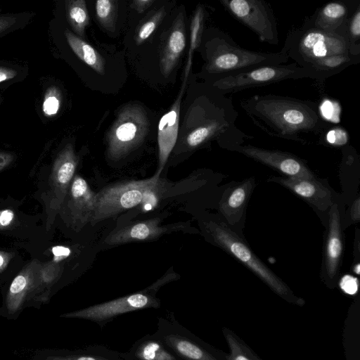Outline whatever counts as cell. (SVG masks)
<instances>
[{"mask_svg":"<svg viewBox=\"0 0 360 360\" xmlns=\"http://www.w3.org/2000/svg\"><path fill=\"white\" fill-rule=\"evenodd\" d=\"M240 105L255 125L279 138L298 141L302 134L321 133L330 127L311 101L265 94L243 99Z\"/></svg>","mask_w":360,"mask_h":360,"instance_id":"cell-1","label":"cell"},{"mask_svg":"<svg viewBox=\"0 0 360 360\" xmlns=\"http://www.w3.org/2000/svg\"><path fill=\"white\" fill-rule=\"evenodd\" d=\"M209 34L203 47L206 60L203 72L210 79L255 66L284 64L289 59L281 51L269 53L244 49L227 33L217 29Z\"/></svg>","mask_w":360,"mask_h":360,"instance_id":"cell-2","label":"cell"},{"mask_svg":"<svg viewBox=\"0 0 360 360\" xmlns=\"http://www.w3.org/2000/svg\"><path fill=\"white\" fill-rule=\"evenodd\" d=\"M281 51L302 68L329 56L350 54L347 26L335 32L302 26L289 32Z\"/></svg>","mask_w":360,"mask_h":360,"instance_id":"cell-3","label":"cell"},{"mask_svg":"<svg viewBox=\"0 0 360 360\" xmlns=\"http://www.w3.org/2000/svg\"><path fill=\"white\" fill-rule=\"evenodd\" d=\"M205 225L217 245L251 269L276 294L290 304L300 307L304 305V300L296 296L281 279L262 263L236 233L224 224L214 221H208Z\"/></svg>","mask_w":360,"mask_h":360,"instance_id":"cell-4","label":"cell"},{"mask_svg":"<svg viewBox=\"0 0 360 360\" xmlns=\"http://www.w3.org/2000/svg\"><path fill=\"white\" fill-rule=\"evenodd\" d=\"M168 278H162L161 280L140 291L66 313L60 316L89 321L102 329L108 323L123 314L143 309L160 308L161 302L156 297V293L160 287L167 283L166 280Z\"/></svg>","mask_w":360,"mask_h":360,"instance_id":"cell-5","label":"cell"},{"mask_svg":"<svg viewBox=\"0 0 360 360\" xmlns=\"http://www.w3.org/2000/svg\"><path fill=\"white\" fill-rule=\"evenodd\" d=\"M160 174L148 179L112 184L101 189L96 196V206L91 224L101 221L131 209L161 186Z\"/></svg>","mask_w":360,"mask_h":360,"instance_id":"cell-6","label":"cell"},{"mask_svg":"<svg viewBox=\"0 0 360 360\" xmlns=\"http://www.w3.org/2000/svg\"><path fill=\"white\" fill-rule=\"evenodd\" d=\"M309 78L306 68L295 63L255 66L210 79L209 86L222 94H232L247 89L266 86L287 79Z\"/></svg>","mask_w":360,"mask_h":360,"instance_id":"cell-7","label":"cell"},{"mask_svg":"<svg viewBox=\"0 0 360 360\" xmlns=\"http://www.w3.org/2000/svg\"><path fill=\"white\" fill-rule=\"evenodd\" d=\"M179 360H226L225 352L194 335L175 319L158 317L153 333Z\"/></svg>","mask_w":360,"mask_h":360,"instance_id":"cell-8","label":"cell"},{"mask_svg":"<svg viewBox=\"0 0 360 360\" xmlns=\"http://www.w3.org/2000/svg\"><path fill=\"white\" fill-rule=\"evenodd\" d=\"M148 127L146 111L141 105L123 108L107 135L108 158L118 160L136 148L147 135Z\"/></svg>","mask_w":360,"mask_h":360,"instance_id":"cell-9","label":"cell"},{"mask_svg":"<svg viewBox=\"0 0 360 360\" xmlns=\"http://www.w3.org/2000/svg\"><path fill=\"white\" fill-rule=\"evenodd\" d=\"M243 131L235 127L218 141L230 150L240 153L257 162L274 168L290 177L315 179L306 165L296 156L282 151L268 150L250 144L243 145Z\"/></svg>","mask_w":360,"mask_h":360,"instance_id":"cell-10","label":"cell"},{"mask_svg":"<svg viewBox=\"0 0 360 360\" xmlns=\"http://www.w3.org/2000/svg\"><path fill=\"white\" fill-rule=\"evenodd\" d=\"M236 20L257 35L262 42L278 45L277 22L271 6L264 0H219Z\"/></svg>","mask_w":360,"mask_h":360,"instance_id":"cell-11","label":"cell"},{"mask_svg":"<svg viewBox=\"0 0 360 360\" xmlns=\"http://www.w3.org/2000/svg\"><path fill=\"white\" fill-rule=\"evenodd\" d=\"M356 5L345 1H330L317 9L302 26L326 32L340 30L347 26L348 20Z\"/></svg>","mask_w":360,"mask_h":360,"instance_id":"cell-12","label":"cell"},{"mask_svg":"<svg viewBox=\"0 0 360 360\" xmlns=\"http://www.w3.org/2000/svg\"><path fill=\"white\" fill-rule=\"evenodd\" d=\"M187 78L184 77L181 91L170 110L160 119L158 124V169L160 174L164 168L168 157L174 147L179 131L180 106Z\"/></svg>","mask_w":360,"mask_h":360,"instance_id":"cell-13","label":"cell"},{"mask_svg":"<svg viewBox=\"0 0 360 360\" xmlns=\"http://www.w3.org/2000/svg\"><path fill=\"white\" fill-rule=\"evenodd\" d=\"M160 221V218H153L130 224L112 231L105 238L104 243L108 245H118L130 242L153 240L168 232L169 229L179 228L178 226L172 228L161 226Z\"/></svg>","mask_w":360,"mask_h":360,"instance_id":"cell-14","label":"cell"},{"mask_svg":"<svg viewBox=\"0 0 360 360\" xmlns=\"http://www.w3.org/2000/svg\"><path fill=\"white\" fill-rule=\"evenodd\" d=\"M269 181H276L287 187L303 198L321 211L326 210L333 205L331 192L315 179L297 177H274Z\"/></svg>","mask_w":360,"mask_h":360,"instance_id":"cell-15","label":"cell"},{"mask_svg":"<svg viewBox=\"0 0 360 360\" xmlns=\"http://www.w3.org/2000/svg\"><path fill=\"white\" fill-rule=\"evenodd\" d=\"M186 46L184 15L180 13L176 18L160 58V70L165 77L172 72L179 62Z\"/></svg>","mask_w":360,"mask_h":360,"instance_id":"cell-16","label":"cell"},{"mask_svg":"<svg viewBox=\"0 0 360 360\" xmlns=\"http://www.w3.org/2000/svg\"><path fill=\"white\" fill-rule=\"evenodd\" d=\"M72 204L75 219L82 226L91 221L96 206L95 193L80 176L73 179L71 186Z\"/></svg>","mask_w":360,"mask_h":360,"instance_id":"cell-17","label":"cell"},{"mask_svg":"<svg viewBox=\"0 0 360 360\" xmlns=\"http://www.w3.org/2000/svg\"><path fill=\"white\" fill-rule=\"evenodd\" d=\"M342 251L340 214L338 205L333 203L329 212V229L326 250V271L333 279L338 271Z\"/></svg>","mask_w":360,"mask_h":360,"instance_id":"cell-18","label":"cell"},{"mask_svg":"<svg viewBox=\"0 0 360 360\" xmlns=\"http://www.w3.org/2000/svg\"><path fill=\"white\" fill-rule=\"evenodd\" d=\"M359 62L360 56L339 54L316 60L304 68L308 71L309 79L321 83L330 77Z\"/></svg>","mask_w":360,"mask_h":360,"instance_id":"cell-19","label":"cell"},{"mask_svg":"<svg viewBox=\"0 0 360 360\" xmlns=\"http://www.w3.org/2000/svg\"><path fill=\"white\" fill-rule=\"evenodd\" d=\"M126 353L129 360H179L154 334L136 341Z\"/></svg>","mask_w":360,"mask_h":360,"instance_id":"cell-20","label":"cell"},{"mask_svg":"<svg viewBox=\"0 0 360 360\" xmlns=\"http://www.w3.org/2000/svg\"><path fill=\"white\" fill-rule=\"evenodd\" d=\"M49 360H129L126 352L112 350L104 345H91L84 349L49 357Z\"/></svg>","mask_w":360,"mask_h":360,"instance_id":"cell-21","label":"cell"},{"mask_svg":"<svg viewBox=\"0 0 360 360\" xmlns=\"http://www.w3.org/2000/svg\"><path fill=\"white\" fill-rule=\"evenodd\" d=\"M65 36L70 47L80 60L96 72L105 73V60L94 47L68 30L65 31Z\"/></svg>","mask_w":360,"mask_h":360,"instance_id":"cell-22","label":"cell"},{"mask_svg":"<svg viewBox=\"0 0 360 360\" xmlns=\"http://www.w3.org/2000/svg\"><path fill=\"white\" fill-rule=\"evenodd\" d=\"M252 183L248 180L238 186L223 200L220 210L229 221H237L252 189Z\"/></svg>","mask_w":360,"mask_h":360,"instance_id":"cell-23","label":"cell"},{"mask_svg":"<svg viewBox=\"0 0 360 360\" xmlns=\"http://www.w3.org/2000/svg\"><path fill=\"white\" fill-rule=\"evenodd\" d=\"M77 167V159L72 147L67 146L60 153L55 167V179L56 184L62 191L70 183Z\"/></svg>","mask_w":360,"mask_h":360,"instance_id":"cell-24","label":"cell"},{"mask_svg":"<svg viewBox=\"0 0 360 360\" xmlns=\"http://www.w3.org/2000/svg\"><path fill=\"white\" fill-rule=\"evenodd\" d=\"M222 333L229 348L226 360H263L233 330L224 327Z\"/></svg>","mask_w":360,"mask_h":360,"instance_id":"cell-25","label":"cell"},{"mask_svg":"<svg viewBox=\"0 0 360 360\" xmlns=\"http://www.w3.org/2000/svg\"><path fill=\"white\" fill-rule=\"evenodd\" d=\"M68 19L74 31L81 37L89 24V18L86 3L83 0L66 1Z\"/></svg>","mask_w":360,"mask_h":360,"instance_id":"cell-26","label":"cell"},{"mask_svg":"<svg viewBox=\"0 0 360 360\" xmlns=\"http://www.w3.org/2000/svg\"><path fill=\"white\" fill-rule=\"evenodd\" d=\"M204 10L198 6L191 23L190 47L188 62L185 70V76L188 77L192 63V56L194 51L200 46L203 31Z\"/></svg>","mask_w":360,"mask_h":360,"instance_id":"cell-27","label":"cell"},{"mask_svg":"<svg viewBox=\"0 0 360 360\" xmlns=\"http://www.w3.org/2000/svg\"><path fill=\"white\" fill-rule=\"evenodd\" d=\"M349 53L360 56V2L357 4L347 22Z\"/></svg>","mask_w":360,"mask_h":360,"instance_id":"cell-28","label":"cell"},{"mask_svg":"<svg viewBox=\"0 0 360 360\" xmlns=\"http://www.w3.org/2000/svg\"><path fill=\"white\" fill-rule=\"evenodd\" d=\"M95 8L101 24L108 30L113 28L117 14V2L112 0H98L96 2Z\"/></svg>","mask_w":360,"mask_h":360,"instance_id":"cell-29","label":"cell"},{"mask_svg":"<svg viewBox=\"0 0 360 360\" xmlns=\"http://www.w3.org/2000/svg\"><path fill=\"white\" fill-rule=\"evenodd\" d=\"M164 14L165 10L164 8H162L149 20L141 25L135 38L136 44H141L153 34L162 20Z\"/></svg>","mask_w":360,"mask_h":360,"instance_id":"cell-30","label":"cell"},{"mask_svg":"<svg viewBox=\"0 0 360 360\" xmlns=\"http://www.w3.org/2000/svg\"><path fill=\"white\" fill-rule=\"evenodd\" d=\"M325 139L330 145L342 146L348 142L349 135L345 129L339 127H333L330 129H327Z\"/></svg>","mask_w":360,"mask_h":360,"instance_id":"cell-31","label":"cell"},{"mask_svg":"<svg viewBox=\"0 0 360 360\" xmlns=\"http://www.w3.org/2000/svg\"><path fill=\"white\" fill-rule=\"evenodd\" d=\"M60 108V100L56 93L50 91L46 96L44 103L43 110L47 115H53L57 113Z\"/></svg>","mask_w":360,"mask_h":360,"instance_id":"cell-32","label":"cell"},{"mask_svg":"<svg viewBox=\"0 0 360 360\" xmlns=\"http://www.w3.org/2000/svg\"><path fill=\"white\" fill-rule=\"evenodd\" d=\"M340 286L345 293L354 295L358 290V280L351 275H345L342 278Z\"/></svg>","mask_w":360,"mask_h":360,"instance_id":"cell-33","label":"cell"},{"mask_svg":"<svg viewBox=\"0 0 360 360\" xmlns=\"http://www.w3.org/2000/svg\"><path fill=\"white\" fill-rule=\"evenodd\" d=\"M18 18L13 15H0V36L15 27Z\"/></svg>","mask_w":360,"mask_h":360,"instance_id":"cell-34","label":"cell"},{"mask_svg":"<svg viewBox=\"0 0 360 360\" xmlns=\"http://www.w3.org/2000/svg\"><path fill=\"white\" fill-rule=\"evenodd\" d=\"M26 285V278L23 275L20 274L13 281L10 286V293L13 295H18L25 290Z\"/></svg>","mask_w":360,"mask_h":360,"instance_id":"cell-35","label":"cell"},{"mask_svg":"<svg viewBox=\"0 0 360 360\" xmlns=\"http://www.w3.org/2000/svg\"><path fill=\"white\" fill-rule=\"evenodd\" d=\"M153 0H136L134 1L131 6L139 13H143L153 3Z\"/></svg>","mask_w":360,"mask_h":360,"instance_id":"cell-36","label":"cell"},{"mask_svg":"<svg viewBox=\"0 0 360 360\" xmlns=\"http://www.w3.org/2000/svg\"><path fill=\"white\" fill-rule=\"evenodd\" d=\"M13 212L11 210H6L0 212V226L8 225L13 219Z\"/></svg>","mask_w":360,"mask_h":360,"instance_id":"cell-37","label":"cell"},{"mask_svg":"<svg viewBox=\"0 0 360 360\" xmlns=\"http://www.w3.org/2000/svg\"><path fill=\"white\" fill-rule=\"evenodd\" d=\"M16 72L11 69L0 67V82L14 77Z\"/></svg>","mask_w":360,"mask_h":360,"instance_id":"cell-38","label":"cell"},{"mask_svg":"<svg viewBox=\"0 0 360 360\" xmlns=\"http://www.w3.org/2000/svg\"><path fill=\"white\" fill-rule=\"evenodd\" d=\"M52 252L54 255L55 260L57 261L69 254V250L61 246H56L53 248Z\"/></svg>","mask_w":360,"mask_h":360,"instance_id":"cell-39","label":"cell"},{"mask_svg":"<svg viewBox=\"0 0 360 360\" xmlns=\"http://www.w3.org/2000/svg\"><path fill=\"white\" fill-rule=\"evenodd\" d=\"M8 158L6 155H0V168L6 163Z\"/></svg>","mask_w":360,"mask_h":360,"instance_id":"cell-40","label":"cell"},{"mask_svg":"<svg viewBox=\"0 0 360 360\" xmlns=\"http://www.w3.org/2000/svg\"><path fill=\"white\" fill-rule=\"evenodd\" d=\"M359 269H360V267H359V264H357L355 266L354 269V271H355L357 274H359V272H360Z\"/></svg>","mask_w":360,"mask_h":360,"instance_id":"cell-41","label":"cell"},{"mask_svg":"<svg viewBox=\"0 0 360 360\" xmlns=\"http://www.w3.org/2000/svg\"><path fill=\"white\" fill-rule=\"evenodd\" d=\"M4 263V259L2 257V256L0 255V266L3 264Z\"/></svg>","mask_w":360,"mask_h":360,"instance_id":"cell-42","label":"cell"}]
</instances>
